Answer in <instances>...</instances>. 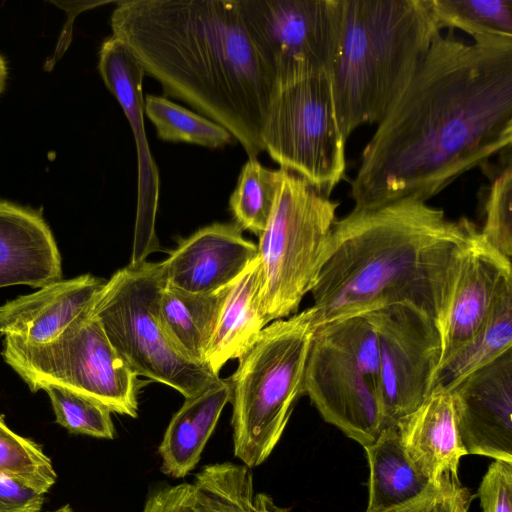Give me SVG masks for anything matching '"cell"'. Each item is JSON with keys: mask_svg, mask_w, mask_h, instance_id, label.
Here are the masks:
<instances>
[{"mask_svg": "<svg viewBox=\"0 0 512 512\" xmlns=\"http://www.w3.org/2000/svg\"><path fill=\"white\" fill-rule=\"evenodd\" d=\"M512 142V37L439 34L378 124L351 185L354 209L426 202Z\"/></svg>", "mask_w": 512, "mask_h": 512, "instance_id": "cell-1", "label": "cell"}, {"mask_svg": "<svg viewBox=\"0 0 512 512\" xmlns=\"http://www.w3.org/2000/svg\"><path fill=\"white\" fill-rule=\"evenodd\" d=\"M110 24L167 95L224 127L249 159L264 151L276 80L241 0L117 1Z\"/></svg>", "mask_w": 512, "mask_h": 512, "instance_id": "cell-2", "label": "cell"}, {"mask_svg": "<svg viewBox=\"0 0 512 512\" xmlns=\"http://www.w3.org/2000/svg\"><path fill=\"white\" fill-rule=\"evenodd\" d=\"M476 226L406 198L336 220L311 289L316 327L407 303L440 320Z\"/></svg>", "mask_w": 512, "mask_h": 512, "instance_id": "cell-3", "label": "cell"}, {"mask_svg": "<svg viewBox=\"0 0 512 512\" xmlns=\"http://www.w3.org/2000/svg\"><path fill=\"white\" fill-rule=\"evenodd\" d=\"M439 34L427 0H341L329 77L345 140L382 121Z\"/></svg>", "mask_w": 512, "mask_h": 512, "instance_id": "cell-4", "label": "cell"}, {"mask_svg": "<svg viewBox=\"0 0 512 512\" xmlns=\"http://www.w3.org/2000/svg\"><path fill=\"white\" fill-rule=\"evenodd\" d=\"M316 329L309 307L266 325L239 356L231 385L233 451L250 469L280 441L303 395L306 362Z\"/></svg>", "mask_w": 512, "mask_h": 512, "instance_id": "cell-5", "label": "cell"}, {"mask_svg": "<svg viewBox=\"0 0 512 512\" xmlns=\"http://www.w3.org/2000/svg\"><path fill=\"white\" fill-rule=\"evenodd\" d=\"M165 284L160 263L129 264L106 281L91 311L136 375L165 384L187 399L221 378L187 356L165 328L158 310Z\"/></svg>", "mask_w": 512, "mask_h": 512, "instance_id": "cell-6", "label": "cell"}, {"mask_svg": "<svg viewBox=\"0 0 512 512\" xmlns=\"http://www.w3.org/2000/svg\"><path fill=\"white\" fill-rule=\"evenodd\" d=\"M303 394L322 418L363 447L383 429L379 352L365 314L317 326L304 373Z\"/></svg>", "mask_w": 512, "mask_h": 512, "instance_id": "cell-7", "label": "cell"}, {"mask_svg": "<svg viewBox=\"0 0 512 512\" xmlns=\"http://www.w3.org/2000/svg\"><path fill=\"white\" fill-rule=\"evenodd\" d=\"M337 206L303 178L283 170L272 214L258 236L265 326L296 313L311 291L337 220Z\"/></svg>", "mask_w": 512, "mask_h": 512, "instance_id": "cell-8", "label": "cell"}, {"mask_svg": "<svg viewBox=\"0 0 512 512\" xmlns=\"http://www.w3.org/2000/svg\"><path fill=\"white\" fill-rule=\"evenodd\" d=\"M2 356L32 392L56 384L96 400L111 412L138 415V375L115 350L91 310L47 344L29 345L4 337Z\"/></svg>", "mask_w": 512, "mask_h": 512, "instance_id": "cell-9", "label": "cell"}, {"mask_svg": "<svg viewBox=\"0 0 512 512\" xmlns=\"http://www.w3.org/2000/svg\"><path fill=\"white\" fill-rule=\"evenodd\" d=\"M264 150L280 169L326 196L345 174V143L328 73L276 85L266 114Z\"/></svg>", "mask_w": 512, "mask_h": 512, "instance_id": "cell-10", "label": "cell"}, {"mask_svg": "<svg viewBox=\"0 0 512 512\" xmlns=\"http://www.w3.org/2000/svg\"><path fill=\"white\" fill-rule=\"evenodd\" d=\"M379 352V405L383 429L396 425L431 394L442 355L437 322L407 303L365 314Z\"/></svg>", "mask_w": 512, "mask_h": 512, "instance_id": "cell-11", "label": "cell"}, {"mask_svg": "<svg viewBox=\"0 0 512 512\" xmlns=\"http://www.w3.org/2000/svg\"><path fill=\"white\" fill-rule=\"evenodd\" d=\"M241 5L276 85L329 74L341 0H241Z\"/></svg>", "mask_w": 512, "mask_h": 512, "instance_id": "cell-12", "label": "cell"}, {"mask_svg": "<svg viewBox=\"0 0 512 512\" xmlns=\"http://www.w3.org/2000/svg\"><path fill=\"white\" fill-rule=\"evenodd\" d=\"M100 75L119 102L134 133L137 150V210L130 265L147 261L159 248L155 221L159 200V173L151 155L144 127L142 82L145 72L119 39L107 38L99 52Z\"/></svg>", "mask_w": 512, "mask_h": 512, "instance_id": "cell-13", "label": "cell"}, {"mask_svg": "<svg viewBox=\"0 0 512 512\" xmlns=\"http://www.w3.org/2000/svg\"><path fill=\"white\" fill-rule=\"evenodd\" d=\"M510 289L511 259L487 244L478 230L463 252L448 304L437 323L442 342L439 366L482 329Z\"/></svg>", "mask_w": 512, "mask_h": 512, "instance_id": "cell-14", "label": "cell"}, {"mask_svg": "<svg viewBox=\"0 0 512 512\" xmlns=\"http://www.w3.org/2000/svg\"><path fill=\"white\" fill-rule=\"evenodd\" d=\"M450 393L467 454L512 462V349L465 377Z\"/></svg>", "mask_w": 512, "mask_h": 512, "instance_id": "cell-15", "label": "cell"}, {"mask_svg": "<svg viewBox=\"0 0 512 512\" xmlns=\"http://www.w3.org/2000/svg\"><path fill=\"white\" fill-rule=\"evenodd\" d=\"M257 257V245L235 223H214L182 240L160 264L167 285L212 293L232 285Z\"/></svg>", "mask_w": 512, "mask_h": 512, "instance_id": "cell-16", "label": "cell"}, {"mask_svg": "<svg viewBox=\"0 0 512 512\" xmlns=\"http://www.w3.org/2000/svg\"><path fill=\"white\" fill-rule=\"evenodd\" d=\"M142 512H290L257 492L251 469L232 462L204 466L193 482L152 488Z\"/></svg>", "mask_w": 512, "mask_h": 512, "instance_id": "cell-17", "label": "cell"}, {"mask_svg": "<svg viewBox=\"0 0 512 512\" xmlns=\"http://www.w3.org/2000/svg\"><path fill=\"white\" fill-rule=\"evenodd\" d=\"M105 283L84 274L8 301L0 306V335L29 345L50 343L91 310Z\"/></svg>", "mask_w": 512, "mask_h": 512, "instance_id": "cell-18", "label": "cell"}, {"mask_svg": "<svg viewBox=\"0 0 512 512\" xmlns=\"http://www.w3.org/2000/svg\"><path fill=\"white\" fill-rule=\"evenodd\" d=\"M61 256L41 213L0 199V288L61 280Z\"/></svg>", "mask_w": 512, "mask_h": 512, "instance_id": "cell-19", "label": "cell"}, {"mask_svg": "<svg viewBox=\"0 0 512 512\" xmlns=\"http://www.w3.org/2000/svg\"><path fill=\"white\" fill-rule=\"evenodd\" d=\"M396 427L407 457L429 482L445 473L458 476L460 459L468 454L458 433L450 391L434 389Z\"/></svg>", "mask_w": 512, "mask_h": 512, "instance_id": "cell-20", "label": "cell"}, {"mask_svg": "<svg viewBox=\"0 0 512 512\" xmlns=\"http://www.w3.org/2000/svg\"><path fill=\"white\" fill-rule=\"evenodd\" d=\"M231 400L228 379L185 399L171 418L158 453L161 471L173 478H183L198 464L225 405Z\"/></svg>", "mask_w": 512, "mask_h": 512, "instance_id": "cell-21", "label": "cell"}, {"mask_svg": "<svg viewBox=\"0 0 512 512\" xmlns=\"http://www.w3.org/2000/svg\"><path fill=\"white\" fill-rule=\"evenodd\" d=\"M262 268L258 257L233 283L205 356L207 366L219 375L231 359H238L265 327L260 312Z\"/></svg>", "mask_w": 512, "mask_h": 512, "instance_id": "cell-22", "label": "cell"}, {"mask_svg": "<svg viewBox=\"0 0 512 512\" xmlns=\"http://www.w3.org/2000/svg\"><path fill=\"white\" fill-rule=\"evenodd\" d=\"M232 285L212 293H190L165 284L160 292L158 310L165 328L198 363L207 366L205 356Z\"/></svg>", "mask_w": 512, "mask_h": 512, "instance_id": "cell-23", "label": "cell"}, {"mask_svg": "<svg viewBox=\"0 0 512 512\" xmlns=\"http://www.w3.org/2000/svg\"><path fill=\"white\" fill-rule=\"evenodd\" d=\"M369 464V496L365 512H379L421 494L430 483L407 457L396 425L388 426L364 447Z\"/></svg>", "mask_w": 512, "mask_h": 512, "instance_id": "cell-24", "label": "cell"}, {"mask_svg": "<svg viewBox=\"0 0 512 512\" xmlns=\"http://www.w3.org/2000/svg\"><path fill=\"white\" fill-rule=\"evenodd\" d=\"M512 349V289L499 300L482 329L448 361L438 367L433 389L450 391L474 371Z\"/></svg>", "mask_w": 512, "mask_h": 512, "instance_id": "cell-25", "label": "cell"}, {"mask_svg": "<svg viewBox=\"0 0 512 512\" xmlns=\"http://www.w3.org/2000/svg\"><path fill=\"white\" fill-rule=\"evenodd\" d=\"M441 29H460L474 41L512 37V0H427Z\"/></svg>", "mask_w": 512, "mask_h": 512, "instance_id": "cell-26", "label": "cell"}, {"mask_svg": "<svg viewBox=\"0 0 512 512\" xmlns=\"http://www.w3.org/2000/svg\"><path fill=\"white\" fill-rule=\"evenodd\" d=\"M283 169L271 170L257 159H249L242 167L229 205L235 224L259 236L272 214Z\"/></svg>", "mask_w": 512, "mask_h": 512, "instance_id": "cell-27", "label": "cell"}, {"mask_svg": "<svg viewBox=\"0 0 512 512\" xmlns=\"http://www.w3.org/2000/svg\"><path fill=\"white\" fill-rule=\"evenodd\" d=\"M144 112L154 124L159 138L165 141L219 148L233 140V136L221 125L165 97L147 95L144 98Z\"/></svg>", "mask_w": 512, "mask_h": 512, "instance_id": "cell-28", "label": "cell"}, {"mask_svg": "<svg viewBox=\"0 0 512 512\" xmlns=\"http://www.w3.org/2000/svg\"><path fill=\"white\" fill-rule=\"evenodd\" d=\"M0 476L13 479L42 494L48 492L57 479L49 457L33 441L9 429L2 415Z\"/></svg>", "mask_w": 512, "mask_h": 512, "instance_id": "cell-29", "label": "cell"}, {"mask_svg": "<svg viewBox=\"0 0 512 512\" xmlns=\"http://www.w3.org/2000/svg\"><path fill=\"white\" fill-rule=\"evenodd\" d=\"M51 401L56 422L73 434L113 439L111 411L96 400L69 388L46 384L42 388Z\"/></svg>", "mask_w": 512, "mask_h": 512, "instance_id": "cell-30", "label": "cell"}, {"mask_svg": "<svg viewBox=\"0 0 512 512\" xmlns=\"http://www.w3.org/2000/svg\"><path fill=\"white\" fill-rule=\"evenodd\" d=\"M485 202L483 240L503 256H512V166L511 156L491 176Z\"/></svg>", "mask_w": 512, "mask_h": 512, "instance_id": "cell-31", "label": "cell"}, {"mask_svg": "<svg viewBox=\"0 0 512 512\" xmlns=\"http://www.w3.org/2000/svg\"><path fill=\"white\" fill-rule=\"evenodd\" d=\"M472 499L458 476L445 473L415 498L379 512H469Z\"/></svg>", "mask_w": 512, "mask_h": 512, "instance_id": "cell-32", "label": "cell"}, {"mask_svg": "<svg viewBox=\"0 0 512 512\" xmlns=\"http://www.w3.org/2000/svg\"><path fill=\"white\" fill-rule=\"evenodd\" d=\"M483 512H512V462L494 460L479 485Z\"/></svg>", "mask_w": 512, "mask_h": 512, "instance_id": "cell-33", "label": "cell"}, {"mask_svg": "<svg viewBox=\"0 0 512 512\" xmlns=\"http://www.w3.org/2000/svg\"><path fill=\"white\" fill-rule=\"evenodd\" d=\"M44 494L0 476V512H40Z\"/></svg>", "mask_w": 512, "mask_h": 512, "instance_id": "cell-34", "label": "cell"}, {"mask_svg": "<svg viewBox=\"0 0 512 512\" xmlns=\"http://www.w3.org/2000/svg\"><path fill=\"white\" fill-rule=\"evenodd\" d=\"M7 76V67L4 58L0 55V93L2 92Z\"/></svg>", "mask_w": 512, "mask_h": 512, "instance_id": "cell-35", "label": "cell"}, {"mask_svg": "<svg viewBox=\"0 0 512 512\" xmlns=\"http://www.w3.org/2000/svg\"><path fill=\"white\" fill-rule=\"evenodd\" d=\"M48 512H75L70 505L62 506L56 510L48 511Z\"/></svg>", "mask_w": 512, "mask_h": 512, "instance_id": "cell-36", "label": "cell"}]
</instances>
